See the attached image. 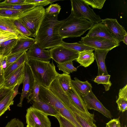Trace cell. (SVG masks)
Segmentation results:
<instances>
[{"label": "cell", "mask_w": 127, "mask_h": 127, "mask_svg": "<svg viewBox=\"0 0 127 127\" xmlns=\"http://www.w3.org/2000/svg\"><path fill=\"white\" fill-rule=\"evenodd\" d=\"M59 14H46L34 39L40 47L48 49L62 44L59 31L65 19L58 20Z\"/></svg>", "instance_id": "6da1fadb"}, {"label": "cell", "mask_w": 127, "mask_h": 127, "mask_svg": "<svg viewBox=\"0 0 127 127\" xmlns=\"http://www.w3.org/2000/svg\"><path fill=\"white\" fill-rule=\"evenodd\" d=\"M29 65L33 74L40 85L47 88L59 74L56 70L52 62L34 59H27L26 61Z\"/></svg>", "instance_id": "7a4b0ae2"}, {"label": "cell", "mask_w": 127, "mask_h": 127, "mask_svg": "<svg viewBox=\"0 0 127 127\" xmlns=\"http://www.w3.org/2000/svg\"><path fill=\"white\" fill-rule=\"evenodd\" d=\"M94 24L86 19L74 17L71 12L60 27L59 34L63 39L80 37L90 30Z\"/></svg>", "instance_id": "3957f363"}, {"label": "cell", "mask_w": 127, "mask_h": 127, "mask_svg": "<svg viewBox=\"0 0 127 127\" xmlns=\"http://www.w3.org/2000/svg\"><path fill=\"white\" fill-rule=\"evenodd\" d=\"M46 13L43 6H36L24 12L17 17L32 34L35 37Z\"/></svg>", "instance_id": "277c9868"}, {"label": "cell", "mask_w": 127, "mask_h": 127, "mask_svg": "<svg viewBox=\"0 0 127 127\" xmlns=\"http://www.w3.org/2000/svg\"><path fill=\"white\" fill-rule=\"evenodd\" d=\"M72 12L73 16L78 18H83L93 23L101 22L100 16L96 14L93 9L83 0H71Z\"/></svg>", "instance_id": "5b68a950"}, {"label": "cell", "mask_w": 127, "mask_h": 127, "mask_svg": "<svg viewBox=\"0 0 127 127\" xmlns=\"http://www.w3.org/2000/svg\"><path fill=\"white\" fill-rule=\"evenodd\" d=\"M26 116V123L31 127H51L48 116L32 106L28 108Z\"/></svg>", "instance_id": "8992f818"}, {"label": "cell", "mask_w": 127, "mask_h": 127, "mask_svg": "<svg viewBox=\"0 0 127 127\" xmlns=\"http://www.w3.org/2000/svg\"><path fill=\"white\" fill-rule=\"evenodd\" d=\"M50 51L51 58L58 64L76 60L79 53L61 45L54 47Z\"/></svg>", "instance_id": "52a82bcc"}, {"label": "cell", "mask_w": 127, "mask_h": 127, "mask_svg": "<svg viewBox=\"0 0 127 127\" xmlns=\"http://www.w3.org/2000/svg\"><path fill=\"white\" fill-rule=\"evenodd\" d=\"M35 80L31 69L28 64L25 62L24 70L23 88L20 101L17 105L18 106H22L23 101L25 98H26L28 100L29 99L30 93L33 87Z\"/></svg>", "instance_id": "ba28073f"}, {"label": "cell", "mask_w": 127, "mask_h": 127, "mask_svg": "<svg viewBox=\"0 0 127 127\" xmlns=\"http://www.w3.org/2000/svg\"><path fill=\"white\" fill-rule=\"evenodd\" d=\"M79 43L95 49L107 50L109 51L119 46L108 39L96 36L82 37Z\"/></svg>", "instance_id": "9c48e42d"}, {"label": "cell", "mask_w": 127, "mask_h": 127, "mask_svg": "<svg viewBox=\"0 0 127 127\" xmlns=\"http://www.w3.org/2000/svg\"><path fill=\"white\" fill-rule=\"evenodd\" d=\"M82 97L88 109L97 111L109 119L112 117L110 112L98 99L92 91L86 95Z\"/></svg>", "instance_id": "30bf717a"}, {"label": "cell", "mask_w": 127, "mask_h": 127, "mask_svg": "<svg viewBox=\"0 0 127 127\" xmlns=\"http://www.w3.org/2000/svg\"><path fill=\"white\" fill-rule=\"evenodd\" d=\"M86 36H96L110 40L119 46L120 43L112 35L106 26L101 22L94 24Z\"/></svg>", "instance_id": "8fae6325"}, {"label": "cell", "mask_w": 127, "mask_h": 127, "mask_svg": "<svg viewBox=\"0 0 127 127\" xmlns=\"http://www.w3.org/2000/svg\"><path fill=\"white\" fill-rule=\"evenodd\" d=\"M101 22L106 26L119 43L123 41L124 36L127 34V33L124 27L118 23L116 19L106 18L102 19Z\"/></svg>", "instance_id": "7c38bea8"}, {"label": "cell", "mask_w": 127, "mask_h": 127, "mask_svg": "<svg viewBox=\"0 0 127 127\" xmlns=\"http://www.w3.org/2000/svg\"><path fill=\"white\" fill-rule=\"evenodd\" d=\"M27 59H34L42 61H49L51 58L50 50H47L40 47L37 42L27 51Z\"/></svg>", "instance_id": "4fadbf2b"}, {"label": "cell", "mask_w": 127, "mask_h": 127, "mask_svg": "<svg viewBox=\"0 0 127 127\" xmlns=\"http://www.w3.org/2000/svg\"><path fill=\"white\" fill-rule=\"evenodd\" d=\"M66 93L74 106L85 113L89 114H91L88 111L82 96L74 88L71 83L70 88Z\"/></svg>", "instance_id": "5bb4252c"}, {"label": "cell", "mask_w": 127, "mask_h": 127, "mask_svg": "<svg viewBox=\"0 0 127 127\" xmlns=\"http://www.w3.org/2000/svg\"><path fill=\"white\" fill-rule=\"evenodd\" d=\"M25 63L5 79L3 87L11 88L19 83H23Z\"/></svg>", "instance_id": "9a60e30c"}, {"label": "cell", "mask_w": 127, "mask_h": 127, "mask_svg": "<svg viewBox=\"0 0 127 127\" xmlns=\"http://www.w3.org/2000/svg\"><path fill=\"white\" fill-rule=\"evenodd\" d=\"M94 57L98 67L97 76L108 75L105 60L109 50L95 49Z\"/></svg>", "instance_id": "2e32d148"}, {"label": "cell", "mask_w": 127, "mask_h": 127, "mask_svg": "<svg viewBox=\"0 0 127 127\" xmlns=\"http://www.w3.org/2000/svg\"><path fill=\"white\" fill-rule=\"evenodd\" d=\"M16 19L0 16V31L14 34L18 37L23 35L17 29L14 22Z\"/></svg>", "instance_id": "e0dca14e"}, {"label": "cell", "mask_w": 127, "mask_h": 127, "mask_svg": "<svg viewBox=\"0 0 127 127\" xmlns=\"http://www.w3.org/2000/svg\"><path fill=\"white\" fill-rule=\"evenodd\" d=\"M36 42L34 39L24 36H21L18 37L17 44L10 54L22 50H28Z\"/></svg>", "instance_id": "ac0fdd59"}, {"label": "cell", "mask_w": 127, "mask_h": 127, "mask_svg": "<svg viewBox=\"0 0 127 127\" xmlns=\"http://www.w3.org/2000/svg\"><path fill=\"white\" fill-rule=\"evenodd\" d=\"M71 83L82 97L86 95L92 91L91 84L88 81L82 82L75 77L74 80H71Z\"/></svg>", "instance_id": "d6986e66"}, {"label": "cell", "mask_w": 127, "mask_h": 127, "mask_svg": "<svg viewBox=\"0 0 127 127\" xmlns=\"http://www.w3.org/2000/svg\"><path fill=\"white\" fill-rule=\"evenodd\" d=\"M32 107L42 112L48 116L55 117L60 114L53 107L49 104L40 100L38 102L33 101Z\"/></svg>", "instance_id": "ffe728a7"}, {"label": "cell", "mask_w": 127, "mask_h": 127, "mask_svg": "<svg viewBox=\"0 0 127 127\" xmlns=\"http://www.w3.org/2000/svg\"><path fill=\"white\" fill-rule=\"evenodd\" d=\"M93 51L84 50L79 52L76 61L82 66L86 67L91 64L95 60L94 54Z\"/></svg>", "instance_id": "44dd1931"}, {"label": "cell", "mask_w": 127, "mask_h": 127, "mask_svg": "<svg viewBox=\"0 0 127 127\" xmlns=\"http://www.w3.org/2000/svg\"><path fill=\"white\" fill-rule=\"evenodd\" d=\"M118 110L123 112L127 109V85L120 89L118 97L116 101Z\"/></svg>", "instance_id": "7402d4cb"}, {"label": "cell", "mask_w": 127, "mask_h": 127, "mask_svg": "<svg viewBox=\"0 0 127 127\" xmlns=\"http://www.w3.org/2000/svg\"><path fill=\"white\" fill-rule=\"evenodd\" d=\"M27 51H26L16 61L4 70L5 79L26 61L27 59Z\"/></svg>", "instance_id": "603a6c76"}, {"label": "cell", "mask_w": 127, "mask_h": 127, "mask_svg": "<svg viewBox=\"0 0 127 127\" xmlns=\"http://www.w3.org/2000/svg\"><path fill=\"white\" fill-rule=\"evenodd\" d=\"M17 39H13L6 41L0 44V55L3 57L10 54L16 45Z\"/></svg>", "instance_id": "cb8c5ba5"}, {"label": "cell", "mask_w": 127, "mask_h": 127, "mask_svg": "<svg viewBox=\"0 0 127 127\" xmlns=\"http://www.w3.org/2000/svg\"><path fill=\"white\" fill-rule=\"evenodd\" d=\"M13 88L5 96L0 100V117L10 108V106L13 104L12 97Z\"/></svg>", "instance_id": "d4e9b609"}, {"label": "cell", "mask_w": 127, "mask_h": 127, "mask_svg": "<svg viewBox=\"0 0 127 127\" xmlns=\"http://www.w3.org/2000/svg\"><path fill=\"white\" fill-rule=\"evenodd\" d=\"M36 6V5L33 4L16 5L6 3L3 2H0V8L13 9L24 12L30 10Z\"/></svg>", "instance_id": "484cf974"}, {"label": "cell", "mask_w": 127, "mask_h": 127, "mask_svg": "<svg viewBox=\"0 0 127 127\" xmlns=\"http://www.w3.org/2000/svg\"><path fill=\"white\" fill-rule=\"evenodd\" d=\"M59 83L63 90L66 93L71 87V79L69 74H60L57 77Z\"/></svg>", "instance_id": "4316f807"}, {"label": "cell", "mask_w": 127, "mask_h": 127, "mask_svg": "<svg viewBox=\"0 0 127 127\" xmlns=\"http://www.w3.org/2000/svg\"><path fill=\"white\" fill-rule=\"evenodd\" d=\"M61 45L79 52L84 50H95L94 49L79 43H70L63 41Z\"/></svg>", "instance_id": "83f0119b"}, {"label": "cell", "mask_w": 127, "mask_h": 127, "mask_svg": "<svg viewBox=\"0 0 127 127\" xmlns=\"http://www.w3.org/2000/svg\"><path fill=\"white\" fill-rule=\"evenodd\" d=\"M110 75H101L97 76L95 78L94 81L98 84H102L104 86L106 91H108L110 89L112 84L110 81Z\"/></svg>", "instance_id": "f1b7e54d"}, {"label": "cell", "mask_w": 127, "mask_h": 127, "mask_svg": "<svg viewBox=\"0 0 127 127\" xmlns=\"http://www.w3.org/2000/svg\"><path fill=\"white\" fill-rule=\"evenodd\" d=\"M57 67L59 69L63 71L64 73L68 74L76 71L77 70V68L73 66L72 61H68L58 64Z\"/></svg>", "instance_id": "f546056e"}, {"label": "cell", "mask_w": 127, "mask_h": 127, "mask_svg": "<svg viewBox=\"0 0 127 127\" xmlns=\"http://www.w3.org/2000/svg\"><path fill=\"white\" fill-rule=\"evenodd\" d=\"M23 12L22 11L14 9L0 8V16L16 19Z\"/></svg>", "instance_id": "4dcf8cb0"}, {"label": "cell", "mask_w": 127, "mask_h": 127, "mask_svg": "<svg viewBox=\"0 0 127 127\" xmlns=\"http://www.w3.org/2000/svg\"><path fill=\"white\" fill-rule=\"evenodd\" d=\"M40 85L35 80L31 92L29 99L27 102L29 103L32 100L34 102L40 101L39 97Z\"/></svg>", "instance_id": "1f68e13d"}, {"label": "cell", "mask_w": 127, "mask_h": 127, "mask_svg": "<svg viewBox=\"0 0 127 127\" xmlns=\"http://www.w3.org/2000/svg\"><path fill=\"white\" fill-rule=\"evenodd\" d=\"M28 50H24L11 54L6 56L5 68L16 61L24 53Z\"/></svg>", "instance_id": "d6a6232c"}, {"label": "cell", "mask_w": 127, "mask_h": 127, "mask_svg": "<svg viewBox=\"0 0 127 127\" xmlns=\"http://www.w3.org/2000/svg\"><path fill=\"white\" fill-rule=\"evenodd\" d=\"M6 57L0 55V88L3 86L5 81L4 70L5 68Z\"/></svg>", "instance_id": "836d02e7"}, {"label": "cell", "mask_w": 127, "mask_h": 127, "mask_svg": "<svg viewBox=\"0 0 127 127\" xmlns=\"http://www.w3.org/2000/svg\"><path fill=\"white\" fill-rule=\"evenodd\" d=\"M14 23L17 29L23 35L32 37L31 33L18 19H16Z\"/></svg>", "instance_id": "e575fe53"}, {"label": "cell", "mask_w": 127, "mask_h": 127, "mask_svg": "<svg viewBox=\"0 0 127 127\" xmlns=\"http://www.w3.org/2000/svg\"><path fill=\"white\" fill-rule=\"evenodd\" d=\"M18 38V36L15 34L4 31H0V44L6 41Z\"/></svg>", "instance_id": "d590c367"}, {"label": "cell", "mask_w": 127, "mask_h": 127, "mask_svg": "<svg viewBox=\"0 0 127 127\" xmlns=\"http://www.w3.org/2000/svg\"><path fill=\"white\" fill-rule=\"evenodd\" d=\"M89 5L93 8L101 9L103 7L106 0H83Z\"/></svg>", "instance_id": "8d00e7d4"}, {"label": "cell", "mask_w": 127, "mask_h": 127, "mask_svg": "<svg viewBox=\"0 0 127 127\" xmlns=\"http://www.w3.org/2000/svg\"><path fill=\"white\" fill-rule=\"evenodd\" d=\"M61 9V7L58 3L51 4L45 9L46 14H52L59 13Z\"/></svg>", "instance_id": "74e56055"}, {"label": "cell", "mask_w": 127, "mask_h": 127, "mask_svg": "<svg viewBox=\"0 0 127 127\" xmlns=\"http://www.w3.org/2000/svg\"><path fill=\"white\" fill-rule=\"evenodd\" d=\"M55 117L58 120L60 125L62 127H75L69 121L60 114Z\"/></svg>", "instance_id": "f35d334b"}, {"label": "cell", "mask_w": 127, "mask_h": 127, "mask_svg": "<svg viewBox=\"0 0 127 127\" xmlns=\"http://www.w3.org/2000/svg\"><path fill=\"white\" fill-rule=\"evenodd\" d=\"M5 127H24L23 123L18 119L14 118L8 122Z\"/></svg>", "instance_id": "ab89813d"}, {"label": "cell", "mask_w": 127, "mask_h": 127, "mask_svg": "<svg viewBox=\"0 0 127 127\" xmlns=\"http://www.w3.org/2000/svg\"><path fill=\"white\" fill-rule=\"evenodd\" d=\"M25 2L26 4H33L36 6H43L50 4L49 0H26Z\"/></svg>", "instance_id": "60d3db41"}, {"label": "cell", "mask_w": 127, "mask_h": 127, "mask_svg": "<svg viewBox=\"0 0 127 127\" xmlns=\"http://www.w3.org/2000/svg\"><path fill=\"white\" fill-rule=\"evenodd\" d=\"M73 113L77 120L83 127H97L95 124L91 125L80 116L75 113Z\"/></svg>", "instance_id": "b9f144b4"}, {"label": "cell", "mask_w": 127, "mask_h": 127, "mask_svg": "<svg viewBox=\"0 0 127 127\" xmlns=\"http://www.w3.org/2000/svg\"><path fill=\"white\" fill-rule=\"evenodd\" d=\"M119 117L111 120L106 124V127H121Z\"/></svg>", "instance_id": "7bdbcfd3"}, {"label": "cell", "mask_w": 127, "mask_h": 127, "mask_svg": "<svg viewBox=\"0 0 127 127\" xmlns=\"http://www.w3.org/2000/svg\"><path fill=\"white\" fill-rule=\"evenodd\" d=\"M14 87L8 88L2 87L0 88V100L5 96L14 88Z\"/></svg>", "instance_id": "ee69618b"}, {"label": "cell", "mask_w": 127, "mask_h": 127, "mask_svg": "<svg viewBox=\"0 0 127 127\" xmlns=\"http://www.w3.org/2000/svg\"><path fill=\"white\" fill-rule=\"evenodd\" d=\"M26 0H6L3 2L5 3L12 4L23 5L26 4Z\"/></svg>", "instance_id": "f6af8a7d"}, {"label": "cell", "mask_w": 127, "mask_h": 127, "mask_svg": "<svg viewBox=\"0 0 127 127\" xmlns=\"http://www.w3.org/2000/svg\"><path fill=\"white\" fill-rule=\"evenodd\" d=\"M21 84L19 83L16 84L13 88V92L12 97V100L13 101V99L15 96L18 93V89L19 85Z\"/></svg>", "instance_id": "bcb514c9"}, {"label": "cell", "mask_w": 127, "mask_h": 127, "mask_svg": "<svg viewBox=\"0 0 127 127\" xmlns=\"http://www.w3.org/2000/svg\"><path fill=\"white\" fill-rule=\"evenodd\" d=\"M123 41L124 43L127 45V34L124 36Z\"/></svg>", "instance_id": "7dc6e473"}, {"label": "cell", "mask_w": 127, "mask_h": 127, "mask_svg": "<svg viewBox=\"0 0 127 127\" xmlns=\"http://www.w3.org/2000/svg\"><path fill=\"white\" fill-rule=\"evenodd\" d=\"M58 0H49L50 4H52L53 2L58 1Z\"/></svg>", "instance_id": "c3c4849f"}, {"label": "cell", "mask_w": 127, "mask_h": 127, "mask_svg": "<svg viewBox=\"0 0 127 127\" xmlns=\"http://www.w3.org/2000/svg\"><path fill=\"white\" fill-rule=\"evenodd\" d=\"M26 127H31V126H30V125H27V126Z\"/></svg>", "instance_id": "681fc988"}, {"label": "cell", "mask_w": 127, "mask_h": 127, "mask_svg": "<svg viewBox=\"0 0 127 127\" xmlns=\"http://www.w3.org/2000/svg\"><path fill=\"white\" fill-rule=\"evenodd\" d=\"M60 127H62L60 125Z\"/></svg>", "instance_id": "f907efd6"}, {"label": "cell", "mask_w": 127, "mask_h": 127, "mask_svg": "<svg viewBox=\"0 0 127 127\" xmlns=\"http://www.w3.org/2000/svg\"><path fill=\"white\" fill-rule=\"evenodd\" d=\"M126 127V126H125V127Z\"/></svg>", "instance_id": "816d5d0a"}]
</instances>
